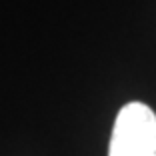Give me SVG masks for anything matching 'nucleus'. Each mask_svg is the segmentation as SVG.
Returning a JSON list of instances; mask_svg holds the SVG:
<instances>
[{"instance_id": "nucleus-1", "label": "nucleus", "mask_w": 156, "mask_h": 156, "mask_svg": "<svg viewBox=\"0 0 156 156\" xmlns=\"http://www.w3.org/2000/svg\"><path fill=\"white\" fill-rule=\"evenodd\" d=\"M108 156H156V114L142 102L122 106L112 128Z\"/></svg>"}]
</instances>
